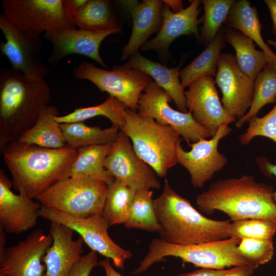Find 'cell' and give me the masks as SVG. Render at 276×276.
<instances>
[{
    "mask_svg": "<svg viewBox=\"0 0 276 276\" xmlns=\"http://www.w3.org/2000/svg\"><path fill=\"white\" fill-rule=\"evenodd\" d=\"M97 252L91 250L83 255L74 265L67 276H89L93 269L98 265Z\"/></svg>",
    "mask_w": 276,
    "mask_h": 276,
    "instance_id": "f35d334b",
    "label": "cell"
},
{
    "mask_svg": "<svg viewBox=\"0 0 276 276\" xmlns=\"http://www.w3.org/2000/svg\"><path fill=\"white\" fill-rule=\"evenodd\" d=\"M268 44L276 48V41L269 39L268 40Z\"/></svg>",
    "mask_w": 276,
    "mask_h": 276,
    "instance_id": "c3c4849f",
    "label": "cell"
},
{
    "mask_svg": "<svg viewBox=\"0 0 276 276\" xmlns=\"http://www.w3.org/2000/svg\"><path fill=\"white\" fill-rule=\"evenodd\" d=\"M225 24L251 39L262 49L269 63L276 67V54L264 41L261 24L255 7L246 0L235 2L232 7Z\"/></svg>",
    "mask_w": 276,
    "mask_h": 276,
    "instance_id": "cb8c5ba5",
    "label": "cell"
},
{
    "mask_svg": "<svg viewBox=\"0 0 276 276\" xmlns=\"http://www.w3.org/2000/svg\"><path fill=\"white\" fill-rule=\"evenodd\" d=\"M228 269L201 268L194 271L179 274L178 276H223Z\"/></svg>",
    "mask_w": 276,
    "mask_h": 276,
    "instance_id": "b9f144b4",
    "label": "cell"
},
{
    "mask_svg": "<svg viewBox=\"0 0 276 276\" xmlns=\"http://www.w3.org/2000/svg\"><path fill=\"white\" fill-rule=\"evenodd\" d=\"M66 145L75 149L112 143L120 129L115 126L106 128L90 126L84 122L60 124Z\"/></svg>",
    "mask_w": 276,
    "mask_h": 276,
    "instance_id": "83f0119b",
    "label": "cell"
},
{
    "mask_svg": "<svg viewBox=\"0 0 276 276\" xmlns=\"http://www.w3.org/2000/svg\"><path fill=\"white\" fill-rule=\"evenodd\" d=\"M203 25L201 38L209 44L216 36L222 23H224L233 6L234 0H203Z\"/></svg>",
    "mask_w": 276,
    "mask_h": 276,
    "instance_id": "e575fe53",
    "label": "cell"
},
{
    "mask_svg": "<svg viewBox=\"0 0 276 276\" xmlns=\"http://www.w3.org/2000/svg\"><path fill=\"white\" fill-rule=\"evenodd\" d=\"M72 20L76 27L87 30L121 28L112 4L107 0H88Z\"/></svg>",
    "mask_w": 276,
    "mask_h": 276,
    "instance_id": "f1b7e54d",
    "label": "cell"
},
{
    "mask_svg": "<svg viewBox=\"0 0 276 276\" xmlns=\"http://www.w3.org/2000/svg\"><path fill=\"white\" fill-rule=\"evenodd\" d=\"M56 116H59L57 108L49 105L35 124L17 141L51 149L61 148L67 146L60 124L55 119Z\"/></svg>",
    "mask_w": 276,
    "mask_h": 276,
    "instance_id": "484cf974",
    "label": "cell"
},
{
    "mask_svg": "<svg viewBox=\"0 0 276 276\" xmlns=\"http://www.w3.org/2000/svg\"><path fill=\"white\" fill-rule=\"evenodd\" d=\"M6 233L3 228L0 227V262H2L5 257L6 249Z\"/></svg>",
    "mask_w": 276,
    "mask_h": 276,
    "instance_id": "7dc6e473",
    "label": "cell"
},
{
    "mask_svg": "<svg viewBox=\"0 0 276 276\" xmlns=\"http://www.w3.org/2000/svg\"><path fill=\"white\" fill-rule=\"evenodd\" d=\"M160 226V239L177 245H188L230 238L231 220L208 218L170 187L165 178L162 193L154 199Z\"/></svg>",
    "mask_w": 276,
    "mask_h": 276,
    "instance_id": "3957f363",
    "label": "cell"
},
{
    "mask_svg": "<svg viewBox=\"0 0 276 276\" xmlns=\"http://www.w3.org/2000/svg\"><path fill=\"white\" fill-rule=\"evenodd\" d=\"M111 143L96 145L78 149L70 171V177L75 179L94 178L102 180L108 186L114 178L105 169L104 163Z\"/></svg>",
    "mask_w": 276,
    "mask_h": 276,
    "instance_id": "d4e9b609",
    "label": "cell"
},
{
    "mask_svg": "<svg viewBox=\"0 0 276 276\" xmlns=\"http://www.w3.org/2000/svg\"><path fill=\"white\" fill-rule=\"evenodd\" d=\"M237 249L248 265L256 269L272 259L274 244L272 240L242 238Z\"/></svg>",
    "mask_w": 276,
    "mask_h": 276,
    "instance_id": "8d00e7d4",
    "label": "cell"
},
{
    "mask_svg": "<svg viewBox=\"0 0 276 276\" xmlns=\"http://www.w3.org/2000/svg\"><path fill=\"white\" fill-rule=\"evenodd\" d=\"M0 276H7V275L3 274L2 273H0Z\"/></svg>",
    "mask_w": 276,
    "mask_h": 276,
    "instance_id": "681fc988",
    "label": "cell"
},
{
    "mask_svg": "<svg viewBox=\"0 0 276 276\" xmlns=\"http://www.w3.org/2000/svg\"><path fill=\"white\" fill-rule=\"evenodd\" d=\"M0 29L5 39L0 43L1 52L12 68L27 76L45 77L49 68L42 61L43 41L40 36L22 31L3 12L0 14Z\"/></svg>",
    "mask_w": 276,
    "mask_h": 276,
    "instance_id": "7c38bea8",
    "label": "cell"
},
{
    "mask_svg": "<svg viewBox=\"0 0 276 276\" xmlns=\"http://www.w3.org/2000/svg\"><path fill=\"white\" fill-rule=\"evenodd\" d=\"M210 76L200 78L188 86L185 91L186 106L197 123L205 128L213 137L221 125L236 121L224 108Z\"/></svg>",
    "mask_w": 276,
    "mask_h": 276,
    "instance_id": "ac0fdd59",
    "label": "cell"
},
{
    "mask_svg": "<svg viewBox=\"0 0 276 276\" xmlns=\"http://www.w3.org/2000/svg\"><path fill=\"white\" fill-rule=\"evenodd\" d=\"M1 152L15 189L35 199L53 185L70 177L78 150L67 145L51 149L16 141Z\"/></svg>",
    "mask_w": 276,
    "mask_h": 276,
    "instance_id": "6da1fadb",
    "label": "cell"
},
{
    "mask_svg": "<svg viewBox=\"0 0 276 276\" xmlns=\"http://www.w3.org/2000/svg\"><path fill=\"white\" fill-rule=\"evenodd\" d=\"M98 265L104 269L106 276H123L113 268L110 259L105 258L101 260Z\"/></svg>",
    "mask_w": 276,
    "mask_h": 276,
    "instance_id": "ee69618b",
    "label": "cell"
},
{
    "mask_svg": "<svg viewBox=\"0 0 276 276\" xmlns=\"http://www.w3.org/2000/svg\"><path fill=\"white\" fill-rule=\"evenodd\" d=\"M53 239L42 229L33 231L16 245L7 248L0 273L7 276H47L41 262Z\"/></svg>",
    "mask_w": 276,
    "mask_h": 276,
    "instance_id": "e0dca14e",
    "label": "cell"
},
{
    "mask_svg": "<svg viewBox=\"0 0 276 276\" xmlns=\"http://www.w3.org/2000/svg\"><path fill=\"white\" fill-rule=\"evenodd\" d=\"M172 100L167 92L152 81L140 96L137 113L173 128L188 145L212 137L209 131L194 119L191 111L183 112L172 108L169 104Z\"/></svg>",
    "mask_w": 276,
    "mask_h": 276,
    "instance_id": "9c48e42d",
    "label": "cell"
},
{
    "mask_svg": "<svg viewBox=\"0 0 276 276\" xmlns=\"http://www.w3.org/2000/svg\"><path fill=\"white\" fill-rule=\"evenodd\" d=\"M224 37L223 31L221 29L205 50L179 71V76L183 88L200 78L216 76L220 51L224 45Z\"/></svg>",
    "mask_w": 276,
    "mask_h": 276,
    "instance_id": "f546056e",
    "label": "cell"
},
{
    "mask_svg": "<svg viewBox=\"0 0 276 276\" xmlns=\"http://www.w3.org/2000/svg\"><path fill=\"white\" fill-rule=\"evenodd\" d=\"M126 106L117 98L108 95L103 103L93 106L78 108L64 116H56L55 120L60 124L80 122L97 116H104L111 121L112 125L120 129L124 125Z\"/></svg>",
    "mask_w": 276,
    "mask_h": 276,
    "instance_id": "1f68e13d",
    "label": "cell"
},
{
    "mask_svg": "<svg viewBox=\"0 0 276 276\" xmlns=\"http://www.w3.org/2000/svg\"><path fill=\"white\" fill-rule=\"evenodd\" d=\"M273 192L272 186L245 174L216 181L198 195L195 201L201 212L211 215L220 211L232 221L255 218L276 220Z\"/></svg>",
    "mask_w": 276,
    "mask_h": 276,
    "instance_id": "277c9868",
    "label": "cell"
},
{
    "mask_svg": "<svg viewBox=\"0 0 276 276\" xmlns=\"http://www.w3.org/2000/svg\"><path fill=\"white\" fill-rule=\"evenodd\" d=\"M120 130L128 136L136 153L158 177H165L177 164L175 149L180 135L173 128L126 108L125 124Z\"/></svg>",
    "mask_w": 276,
    "mask_h": 276,
    "instance_id": "8992f818",
    "label": "cell"
},
{
    "mask_svg": "<svg viewBox=\"0 0 276 276\" xmlns=\"http://www.w3.org/2000/svg\"><path fill=\"white\" fill-rule=\"evenodd\" d=\"M217 69L215 81L222 94V105L232 117L241 119L252 103L255 81L241 71L230 53L220 54Z\"/></svg>",
    "mask_w": 276,
    "mask_h": 276,
    "instance_id": "9a60e30c",
    "label": "cell"
},
{
    "mask_svg": "<svg viewBox=\"0 0 276 276\" xmlns=\"http://www.w3.org/2000/svg\"><path fill=\"white\" fill-rule=\"evenodd\" d=\"M88 0H62V5L65 14L70 19L77 14Z\"/></svg>",
    "mask_w": 276,
    "mask_h": 276,
    "instance_id": "ab89813d",
    "label": "cell"
},
{
    "mask_svg": "<svg viewBox=\"0 0 276 276\" xmlns=\"http://www.w3.org/2000/svg\"><path fill=\"white\" fill-rule=\"evenodd\" d=\"M3 13L22 31L40 36L43 32L76 27L65 14L62 0H3Z\"/></svg>",
    "mask_w": 276,
    "mask_h": 276,
    "instance_id": "30bf717a",
    "label": "cell"
},
{
    "mask_svg": "<svg viewBox=\"0 0 276 276\" xmlns=\"http://www.w3.org/2000/svg\"><path fill=\"white\" fill-rule=\"evenodd\" d=\"M108 185L94 178L71 177L53 185L35 199L44 207L78 218L102 215Z\"/></svg>",
    "mask_w": 276,
    "mask_h": 276,
    "instance_id": "52a82bcc",
    "label": "cell"
},
{
    "mask_svg": "<svg viewBox=\"0 0 276 276\" xmlns=\"http://www.w3.org/2000/svg\"><path fill=\"white\" fill-rule=\"evenodd\" d=\"M240 241L239 238L230 237L195 244L177 245L155 238L150 242L146 256L133 273L143 272L168 257L179 258L184 263H190L202 268L223 269L231 266L248 265L238 251Z\"/></svg>",
    "mask_w": 276,
    "mask_h": 276,
    "instance_id": "5b68a950",
    "label": "cell"
},
{
    "mask_svg": "<svg viewBox=\"0 0 276 276\" xmlns=\"http://www.w3.org/2000/svg\"><path fill=\"white\" fill-rule=\"evenodd\" d=\"M231 131L228 125H221L210 139H201L189 144L191 149L188 151L181 146L182 139L177 141L175 149L177 163L189 172L194 188H202L227 164L226 157L219 152L218 147L220 141Z\"/></svg>",
    "mask_w": 276,
    "mask_h": 276,
    "instance_id": "5bb4252c",
    "label": "cell"
},
{
    "mask_svg": "<svg viewBox=\"0 0 276 276\" xmlns=\"http://www.w3.org/2000/svg\"><path fill=\"white\" fill-rule=\"evenodd\" d=\"M13 186L0 170V227L8 234H19L34 227L42 205L22 192L14 193Z\"/></svg>",
    "mask_w": 276,
    "mask_h": 276,
    "instance_id": "d6986e66",
    "label": "cell"
},
{
    "mask_svg": "<svg viewBox=\"0 0 276 276\" xmlns=\"http://www.w3.org/2000/svg\"><path fill=\"white\" fill-rule=\"evenodd\" d=\"M74 233L65 225L51 222L49 234L53 242L43 261L47 276H67L83 256L84 241L81 237L74 240Z\"/></svg>",
    "mask_w": 276,
    "mask_h": 276,
    "instance_id": "44dd1931",
    "label": "cell"
},
{
    "mask_svg": "<svg viewBox=\"0 0 276 276\" xmlns=\"http://www.w3.org/2000/svg\"><path fill=\"white\" fill-rule=\"evenodd\" d=\"M163 4L169 7L173 13H177L183 9L182 2L180 0H164Z\"/></svg>",
    "mask_w": 276,
    "mask_h": 276,
    "instance_id": "bcb514c9",
    "label": "cell"
},
{
    "mask_svg": "<svg viewBox=\"0 0 276 276\" xmlns=\"http://www.w3.org/2000/svg\"><path fill=\"white\" fill-rule=\"evenodd\" d=\"M225 38L235 50V57L240 68L255 81L269 63L265 53L257 50L254 41L239 31L227 30Z\"/></svg>",
    "mask_w": 276,
    "mask_h": 276,
    "instance_id": "4316f807",
    "label": "cell"
},
{
    "mask_svg": "<svg viewBox=\"0 0 276 276\" xmlns=\"http://www.w3.org/2000/svg\"><path fill=\"white\" fill-rule=\"evenodd\" d=\"M104 166L115 179L136 191L160 188L155 172L137 155L129 138L121 130L112 143Z\"/></svg>",
    "mask_w": 276,
    "mask_h": 276,
    "instance_id": "4fadbf2b",
    "label": "cell"
},
{
    "mask_svg": "<svg viewBox=\"0 0 276 276\" xmlns=\"http://www.w3.org/2000/svg\"><path fill=\"white\" fill-rule=\"evenodd\" d=\"M276 103V67L268 63L255 81L254 98L246 114L236 122V127L241 128L257 117L262 108L269 103Z\"/></svg>",
    "mask_w": 276,
    "mask_h": 276,
    "instance_id": "d6a6232c",
    "label": "cell"
},
{
    "mask_svg": "<svg viewBox=\"0 0 276 276\" xmlns=\"http://www.w3.org/2000/svg\"><path fill=\"white\" fill-rule=\"evenodd\" d=\"M123 66L139 70L153 78L171 97L179 111H188L185 91L179 79L180 66L168 67L145 57L138 51L131 56Z\"/></svg>",
    "mask_w": 276,
    "mask_h": 276,
    "instance_id": "603a6c76",
    "label": "cell"
},
{
    "mask_svg": "<svg viewBox=\"0 0 276 276\" xmlns=\"http://www.w3.org/2000/svg\"><path fill=\"white\" fill-rule=\"evenodd\" d=\"M200 2L192 1L186 9L177 13H173L169 7L163 5L162 24L157 35L146 41L140 48L142 51L154 50L166 53L170 44L177 37L183 35L193 34L198 39V25L201 21L198 19Z\"/></svg>",
    "mask_w": 276,
    "mask_h": 276,
    "instance_id": "ffe728a7",
    "label": "cell"
},
{
    "mask_svg": "<svg viewBox=\"0 0 276 276\" xmlns=\"http://www.w3.org/2000/svg\"><path fill=\"white\" fill-rule=\"evenodd\" d=\"M39 216L78 233L91 250L111 260L116 267L123 269L125 261L132 256L131 251L122 248L110 238L107 232L109 226L102 215L78 218L42 206Z\"/></svg>",
    "mask_w": 276,
    "mask_h": 276,
    "instance_id": "8fae6325",
    "label": "cell"
},
{
    "mask_svg": "<svg viewBox=\"0 0 276 276\" xmlns=\"http://www.w3.org/2000/svg\"><path fill=\"white\" fill-rule=\"evenodd\" d=\"M44 78L12 67L0 72V150L17 141L39 120L51 99Z\"/></svg>",
    "mask_w": 276,
    "mask_h": 276,
    "instance_id": "7a4b0ae2",
    "label": "cell"
},
{
    "mask_svg": "<svg viewBox=\"0 0 276 276\" xmlns=\"http://www.w3.org/2000/svg\"><path fill=\"white\" fill-rule=\"evenodd\" d=\"M131 16L132 29L127 44L122 49L121 60H125L138 51L148 37L158 32L162 24L163 1H122Z\"/></svg>",
    "mask_w": 276,
    "mask_h": 276,
    "instance_id": "7402d4cb",
    "label": "cell"
},
{
    "mask_svg": "<svg viewBox=\"0 0 276 276\" xmlns=\"http://www.w3.org/2000/svg\"><path fill=\"white\" fill-rule=\"evenodd\" d=\"M152 190L136 192L129 218L124 224L127 228H136L158 233L160 226L156 217Z\"/></svg>",
    "mask_w": 276,
    "mask_h": 276,
    "instance_id": "836d02e7",
    "label": "cell"
},
{
    "mask_svg": "<svg viewBox=\"0 0 276 276\" xmlns=\"http://www.w3.org/2000/svg\"><path fill=\"white\" fill-rule=\"evenodd\" d=\"M136 192L117 179L108 186L102 216L109 226L127 221Z\"/></svg>",
    "mask_w": 276,
    "mask_h": 276,
    "instance_id": "4dcf8cb0",
    "label": "cell"
},
{
    "mask_svg": "<svg viewBox=\"0 0 276 276\" xmlns=\"http://www.w3.org/2000/svg\"><path fill=\"white\" fill-rule=\"evenodd\" d=\"M273 24V33L276 36V0H265Z\"/></svg>",
    "mask_w": 276,
    "mask_h": 276,
    "instance_id": "f6af8a7d",
    "label": "cell"
},
{
    "mask_svg": "<svg viewBox=\"0 0 276 276\" xmlns=\"http://www.w3.org/2000/svg\"><path fill=\"white\" fill-rule=\"evenodd\" d=\"M121 31L122 28L90 31L74 27L47 32L44 38L53 46L48 61L56 65L66 56L78 54L89 57L107 68L100 55V45L107 36Z\"/></svg>",
    "mask_w": 276,
    "mask_h": 276,
    "instance_id": "2e32d148",
    "label": "cell"
},
{
    "mask_svg": "<svg viewBox=\"0 0 276 276\" xmlns=\"http://www.w3.org/2000/svg\"><path fill=\"white\" fill-rule=\"evenodd\" d=\"M276 233V220L247 219L231 222L230 237L249 238L272 240Z\"/></svg>",
    "mask_w": 276,
    "mask_h": 276,
    "instance_id": "d590c367",
    "label": "cell"
},
{
    "mask_svg": "<svg viewBox=\"0 0 276 276\" xmlns=\"http://www.w3.org/2000/svg\"><path fill=\"white\" fill-rule=\"evenodd\" d=\"M255 270L249 265L234 267L229 269L223 276H251Z\"/></svg>",
    "mask_w": 276,
    "mask_h": 276,
    "instance_id": "7bdbcfd3",
    "label": "cell"
},
{
    "mask_svg": "<svg viewBox=\"0 0 276 276\" xmlns=\"http://www.w3.org/2000/svg\"><path fill=\"white\" fill-rule=\"evenodd\" d=\"M257 164L261 172L265 176L271 177L274 175L276 177V165L273 164L265 157H258L256 159ZM273 198L276 203V189L273 193Z\"/></svg>",
    "mask_w": 276,
    "mask_h": 276,
    "instance_id": "60d3db41",
    "label": "cell"
},
{
    "mask_svg": "<svg viewBox=\"0 0 276 276\" xmlns=\"http://www.w3.org/2000/svg\"><path fill=\"white\" fill-rule=\"evenodd\" d=\"M248 123L247 129L239 136L242 144L247 145L258 136L267 137L276 143V104L265 116L261 118L257 116Z\"/></svg>",
    "mask_w": 276,
    "mask_h": 276,
    "instance_id": "74e56055",
    "label": "cell"
},
{
    "mask_svg": "<svg viewBox=\"0 0 276 276\" xmlns=\"http://www.w3.org/2000/svg\"><path fill=\"white\" fill-rule=\"evenodd\" d=\"M77 80L90 81L100 90L117 98L129 109L137 111L140 96L152 81L151 77L139 70L115 65L112 70L96 67L82 61L73 70Z\"/></svg>",
    "mask_w": 276,
    "mask_h": 276,
    "instance_id": "ba28073f",
    "label": "cell"
}]
</instances>
